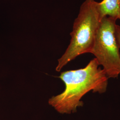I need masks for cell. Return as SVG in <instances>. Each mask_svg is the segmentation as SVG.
Listing matches in <instances>:
<instances>
[{
  "label": "cell",
  "mask_w": 120,
  "mask_h": 120,
  "mask_svg": "<svg viewBox=\"0 0 120 120\" xmlns=\"http://www.w3.org/2000/svg\"><path fill=\"white\" fill-rule=\"evenodd\" d=\"M97 59L91 60L84 68L64 71L59 77L65 85L64 91L53 96L48 103L60 114H71L82 107V98L90 91L93 93H105L109 78Z\"/></svg>",
  "instance_id": "6da1fadb"
},
{
  "label": "cell",
  "mask_w": 120,
  "mask_h": 120,
  "mask_svg": "<svg viewBox=\"0 0 120 120\" xmlns=\"http://www.w3.org/2000/svg\"><path fill=\"white\" fill-rule=\"evenodd\" d=\"M98 2L86 0L82 4L70 33V42L64 54L58 60L56 70L60 72L65 65L77 56L90 53L101 20Z\"/></svg>",
  "instance_id": "7a4b0ae2"
},
{
  "label": "cell",
  "mask_w": 120,
  "mask_h": 120,
  "mask_svg": "<svg viewBox=\"0 0 120 120\" xmlns=\"http://www.w3.org/2000/svg\"><path fill=\"white\" fill-rule=\"evenodd\" d=\"M115 18L105 17L101 19L90 53L103 67L109 78L120 74V52L115 36Z\"/></svg>",
  "instance_id": "3957f363"
},
{
  "label": "cell",
  "mask_w": 120,
  "mask_h": 120,
  "mask_svg": "<svg viewBox=\"0 0 120 120\" xmlns=\"http://www.w3.org/2000/svg\"><path fill=\"white\" fill-rule=\"evenodd\" d=\"M120 0H103L98 2V9L101 19L109 17L117 19Z\"/></svg>",
  "instance_id": "277c9868"
},
{
  "label": "cell",
  "mask_w": 120,
  "mask_h": 120,
  "mask_svg": "<svg viewBox=\"0 0 120 120\" xmlns=\"http://www.w3.org/2000/svg\"><path fill=\"white\" fill-rule=\"evenodd\" d=\"M115 36L119 49H120V26L117 25H116V26Z\"/></svg>",
  "instance_id": "5b68a950"
},
{
  "label": "cell",
  "mask_w": 120,
  "mask_h": 120,
  "mask_svg": "<svg viewBox=\"0 0 120 120\" xmlns=\"http://www.w3.org/2000/svg\"><path fill=\"white\" fill-rule=\"evenodd\" d=\"M120 19V8L119 9V11H118V15H117V19Z\"/></svg>",
  "instance_id": "8992f818"
}]
</instances>
